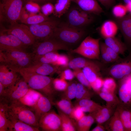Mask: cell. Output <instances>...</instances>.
Masks as SVG:
<instances>
[{
    "mask_svg": "<svg viewBox=\"0 0 131 131\" xmlns=\"http://www.w3.org/2000/svg\"><path fill=\"white\" fill-rule=\"evenodd\" d=\"M33 59L32 53L27 52L26 50L16 49L0 51V63L18 73L21 70L32 65Z\"/></svg>",
    "mask_w": 131,
    "mask_h": 131,
    "instance_id": "1",
    "label": "cell"
},
{
    "mask_svg": "<svg viewBox=\"0 0 131 131\" xmlns=\"http://www.w3.org/2000/svg\"><path fill=\"white\" fill-rule=\"evenodd\" d=\"M19 73L27 83L30 88L38 91L52 102L56 93L53 84L54 78L47 76L31 73L22 69Z\"/></svg>",
    "mask_w": 131,
    "mask_h": 131,
    "instance_id": "2",
    "label": "cell"
},
{
    "mask_svg": "<svg viewBox=\"0 0 131 131\" xmlns=\"http://www.w3.org/2000/svg\"><path fill=\"white\" fill-rule=\"evenodd\" d=\"M85 34V31L82 28L73 26L68 23H60L50 38L56 40L70 48L69 46L80 42Z\"/></svg>",
    "mask_w": 131,
    "mask_h": 131,
    "instance_id": "3",
    "label": "cell"
},
{
    "mask_svg": "<svg viewBox=\"0 0 131 131\" xmlns=\"http://www.w3.org/2000/svg\"><path fill=\"white\" fill-rule=\"evenodd\" d=\"M7 104L8 111L10 114L29 125L39 128V121L32 107L18 100Z\"/></svg>",
    "mask_w": 131,
    "mask_h": 131,
    "instance_id": "4",
    "label": "cell"
},
{
    "mask_svg": "<svg viewBox=\"0 0 131 131\" xmlns=\"http://www.w3.org/2000/svg\"><path fill=\"white\" fill-rule=\"evenodd\" d=\"M100 39H95L90 36L86 37L73 52L79 54L90 59H100Z\"/></svg>",
    "mask_w": 131,
    "mask_h": 131,
    "instance_id": "5",
    "label": "cell"
},
{
    "mask_svg": "<svg viewBox=\"0 0 131 131\" xmlns=\"http://www.w3.org/2000/svg\"><path fill=\"white\" fill-rule=\"evenodd\" d=\"M29 89L24 79L20 78L14 85L6 88L4 94L0 99L2 98L3 102L7 104L18 100L26 94Z\"/></svg>",
    "mask_w": 131,
    "mask_h": 131,
    "instance_id": "6",
    "label": "cell"
},
{
    "mask_svg": "<svg viewBox=\"0 0 131 131\" xmlns=\"http://www.w3.org/2000/svg\"><path fill=\"white\" fill-rule=\"evenodd\" d=\"M70 50L67 46L54 38H50L44 41H35L33 45L32 53L34 57L59 50Z\"/></svg>",
    "mask_w": 131,
    "mask_h": 131,
    "instance_id": "7",
    "label": "cell"
},
{
    "mask_svg": "<svg viewBox=\"0 0 131 131\" xmlns=\"http://www.w3.org/2000/svg\"><path fill=\"white\" fill-rule=\"evenodd\" d=\"M59 23L57 20L52 19L37 24L30 25L29 27L35 40H38L41 41L50 38Z\"/></svg>",
    "mask_w": 131,
    "mask_h": 131,
    "instance_id": "8",
    "label": "cell"
},
{
    "mask_svg": "<svg viewBox=\"0 0 131 131\" xmlns=\"http://www.w3.org/2000/svg\"><path fill=\"white\" fill-rule=\"evenodd\" d=\"M22 0H2L0 8L11 25L17 23L23 8Z\"/></svg>",
    "mask_w": 131,
    "mask_h": 131,
    "instance_id": "9",
    "label": "cell"
},
{
    "mask_svg": "<svg viewBox=\"0 0 131 131\" xmlns=\"http://www.w3.org/2000/svg\"><path fill=\"white\" fill-rule=\"evenodd\" d=\"M3 32L15 36L27 46L33 45L35 41L29 27L25 25L16 23L11 25L9 29Z\"/></svg>",
    "mask_w": 131,
    "mask_h": 131,
    "instance_id": "10",
    "label": "cell"
},
{
    "mask_svg": "<svg viewBox=\"0 0 131 131\" xmlns=\"http://www.w3.org/2000/svg\"><path fill=\"white\" fill-rule=\"evenodd\" d=\"M39 123V128L42 131H61L60 117L54 110H50L43 115Z\"/></svg>",
    "mask_w": 131,
    "mask_h": 131,
    "instance_id": "11",
    "label": "cell"
},
{
    "mask_svg": "<svg viewBox=\"0 0 131 131\" xmlns=\"http://www.w3.org/2000/svg\"><path fill=\"white\" fill-rule=\"evenodd\" d=\"M90 14L80 8L72 9L68 14V23L73 26L82 28L92 21L93 18Z\"/></svg>",
    "mask_w": 131,
    "mask_h": 131,
    "instance_id": "12",
    "label": "cell"
},
{
    "mask_svg": "<svg viewBox=\"0 0 131 131\" xmlns=\"http://www.w3.org/2000/svg\"><path fill=\"white\" fill-rule=\"evenodd\" d=\"M27 46L13 35L4 32H0V51L16 49L25 50Z\"/></svg>",
    "mask_w": 131,
    "mask_h": 131,
    "instance_id": "13",
    "label": "cell"
},
{
    "mask_svg": "<svg viewBox=\"0 0 131 131\" xmlns=\"http://www.w3.org/2000/svg\"><path fill=\"white\" fill-rule=\"evenodd\" d=\"M119 62L111 66L108 72L113 77L121 79L131 73V53Z\"/></svg>",
    "mask_w": 131,
    "mask_h": 131,
    "instance_id": "14",
    "label": "cell"
},
{
    "mask_svg": "<svg viewBox=\"0 0 131 131\" xmlns=\"http://www.w3.org/2000/svg\"><path fill=\"white\" fill-rule=\"evenodd\" d=\"M116 23L123 36L129 53H131V14L129 13L123 18H117Z\"/></svg>",
    "mask_w": 131,
    "mask_h": 131,
    "instance_id": "15",
    "label": "cell"
},
{
    "mask_svg": "<svg viewBox=\"0 0 131 131\" xmlns=\"http://www.w3.org/2000/svg\"><path fill=\"white\" fill-rule=\"evenodd\" d=\"M22 69L26 72L47 76L52 75L55 73L59 74L62 70L60 67L51 64L42 63L33 64Z\"/></svg>",
    "mask_w": 131,
    "mask_h": 131,
    "instance_id": "16",
    "label": "cell"
},
{
    "mask_svg": "<svg viewBox=\"0 0 131 131\" xmlns=\"http://www.w3.org/2000/svg\"><path fill=\"white\" fill-rule=\"evenodd\" d=\"M17 73L9 69L6 65L0 63V82L6 88L12 86L20 78Z\"/></svg>",
    "mask_w": 131,
    "mask_h": 131,
    "instance_id": "17",
    "label": "cell"
},
{
    "mask_svg": "<svg viewBox=\"0 0 131 131\" xmlns=\"http://www.w3.org/2000/svg\"><path fill=\"white\" fill-rule=\"evenodd\" d=\"M52 103L49 98L42 94L36 104L32 108L39 122L43 115L51 110Z\"/></svg>",
    "mask_w": 131,
    "mask_h": 131,
    "instance_id": "18",
    "label": "cell"
},
{
    "mask_svg": "<svg viewBox=\"0 0 131 131\" xmlns=\"http://www.w3.org/2000/svg\"><path fill=\"white\" fill-rule=\"evenodd\" d=\"M9 120L8 131H39V128L32 126L18 119L10 114L8 110Z\"/></svg>",
    "mask_w": 131,
    "mask_h": 131,
    "instance_id": "19",
    "label": "cell"
},
{
    "mask_svg": "<svg viewBox=\"0 0 131 131\" xmlns=\"http://www.w3.org/2000/svg\"><path fill=\"white\" fill-rule=\"evenodd\" d=\"M76 4L80 8L90 14L99 15L103 11L96 0H71Z\"/></svg>",
    "mask_w": 131,
    "mask_h": 131,
    "instance_id": "20",
    "label": "cell"
},
{
    "mask_svg": "<svg viewBox=\"0 0 131 131\" xmlns=\"http://www.w3.org/2000/svg\"><path fill=\"white\" fill-rule=\"evenodd\" d=\"M90 59L82 57L73 58L69 60L67 68L73 70L77 68H83L88 66L101 68L99 64Z\"/></svg>",
    "mask_w": 131,
    "mask_h": 131,
    "instance_id": "21",
    "label": "cell"
},
{
    "mask_svg": "<svg viewBox=\"0 0 131 131\" xmlns=\"http://www.w3.org/2000/svg\"><path fill=\"white\" fill-rule=\"evenodd\" d=\"M104 39L105 44L119 55H124L125 52L128 50L125 43L115 36Z\"/></svg>",
    "mask_w": 131,
    "mask_h": 131,
    "instance_id": "22",
    "label": "cell"
},
{
    "mask_svg": "<svg viewBox=\"0 0 131 131\" xmlns=\"http://www.w3.org/2000/svg\"><path fill=\"white\" fill-rule=\"evenodd\" d=\"M118 28L116 23L111 20H107L104 22L100 29V34L104 38L115 37Z\"/></svg>",
    "mask_w": 131,
    "mask_h": 131,
    "instance_id": "23",
    "label": "cell"
},
{
    "mask_svg": "<svg viewBox=\"0 0 131 131\" xmlns=\"http://www.w3.org/2000/svg\"><path fill=\"white\" fill-rule=\"evenodd\" d=\"M58 111L61 118V131H77L75 120L58 108Z\"/></svg>",
    "mask_w": 131,
    "mask_h": 131,
    "instance_id": "24",
    "label": "cell"
},
{
    "mask_svg": "<svg viewBox=\"0 0 131 131\" xmlns=\"http://www.w3.org/2000/svg\"><path fill=\"white\" fill-rule=\"evenodd\" d=\"M42 94L38 91L30 88L26 94L18 101L23 104L32 108L36 104Z\"/></svg>",
    "mask_w": 131,
    "mask_h": 131,
    "instance_id": "25",
    "label": "cell"
},
{
    "mask_svg": "<svg viewBox=\"0 0 131 131\" xmlns=\"http://www.w3.org/2000/svg\"><path fill=\"white\" fill-rule=\"evenodd\" d=\"M57 51L51 52L43 55L34 56L33 64L42 63L55 65L59 55Z\"/></svg>",
    "mask_w": 131,
    "mask_h": 131,
    "instance_id": "26",
    "label": "cell"
},
{
    "mask_svg": "<svg viewBox=\"0 0 131 131\" xmlns=\"http://www.w3.org/2000/svg\"><path fill=\"white\" fill-rule=\"evenodd\" d=\"M9 120L7 104L2 102L0 104V131H8Z\"/></svg>",
    "mask_w": 131,
    "mask_h": 131,
    "instance_id": "27",
    "label": "cell"
},
{
    "mask_svg": "<svg viewBox=\"0 0 131 131\" xmlns=\"http://www.w3.org/2000/svg\"><path fill=\"white\" fill-rule=\"evenodd\" d=\"M95 120L94 117L91 114L87 115H85L81 119L76 121L77 131H89Z\"/></svg>",
    "mask_w": 131,
    "mask_h": 131,
    "instance_id": "28",
    "label": "cell"
},
{
    "mask_svg": "<svg viewBox=\"0 0 131 131\" xmlns=\"http://www.w3.org/2000/svg\"><path fill=\"white\" fill-rule=\"evenodd\" d=\"M91 114L98 124H100L107 120L110 116V112L108 107H103L92 113Z\"/></svg>",
    "mask_w": 131,
    "mask_h": 131,
    "instance_id": "29",
    "label": "cell"
},
{
    "mask_svg": "<svg viewBox=\"0 0 131 131\" xmlns=\"http://www.w3.org/2000/svg\"><path fill=\"white\" fill-rule=\"evenodd\" d=\"M71 0H57L54 6V15L59 18L68 10L70 4Z\"/></svg>",
    "mask_w": 131,
    "mask_h": 131,
    "instance_id": "30",
    "label": "cell"
},
{
    "mask_svg": "<svg viewBox=\"0 0 131 131\" xmlns=\"http://www.w3.org/2000/svg\"><path fill=\"white\" fill-rule=\"evenodd\" d=\"M52 104L55 105L58 108L71 117L72 112L74 107L71 101L63 98L59 101L53 102Z\"/></svg>",
    "mask_w": 131,
    "mask_h": 131,
    "instance_id": "31",
    "label": "cell"
},
{
    "mask_svg": "<svg viewBox=\"0 0 131 131\" xmlns=\"http://www.w3.org/2000/svg\"><path fill=\"white\" fill-rule=\"evenodd\" d=\"M87 88L80 83H77L75 98L77 101L84 99H90L92 94Z\"/></svg>",
    "mask_w": 131,
    "mask_h": 131,
    "instance_id": "32",
    "label": "cell"
},
{
    "mask_svg": "<svg viewBox=\"0 0 131 131\" xmlns=\"http://www.w3.org/2000/svg\"><path fill=\"white\" fill-rule=\"evenodd\" d=\"M119 111L124 131H131V111L124 108Z\"/></svg>",
    "mask_w": 131,
    "mask_h": 131,
    "instance_id": "33",
    "label": "cell"
},
{
    "mask_svg": "<svg viewBox=\"0 0 131 131\" xmlns=\"http://www.w3.org/2000/svg\"><path fill=\"white\" fill-rule=\"evenodd\" d=\"M109 126L111 131H124L120 119L119 110L116 111L112 117L109 123Z\"/></svg>",
    "mask_w": 131,
    "mask_h": 131,
    "instance_id": "34",
    "label": "cell"
},
{
    "mask_svg": "<svg viewBox=\"0 0 131 131\" xmlns=\"http://www.w3.org/2000/svg\"><path fill=\"white\" fill-rule=\"evenodd\" d=\"M52 19L42 13L38 14L30 13L29 17L24 24L29 25L37 24Z\"/></svg>",
    "mask_w": 131,
    "mask_h": 131,
    "instance_id": "35",
    "label": "cell"
},
{
    "mask_svg": "<svg viewBox=\"0 0 131 131\" xmlns=\"http://www.w3.org/2000/svg\"><path fill=\"white\" fill-rule=\"evenodd\" d=\"M100 68L88 66L82 68V71L90 83L94 81L99 76Z\"/></svg>",
    "mask_w": 131,
    "mask_h": 131,
    "instance_id": "36",
    "label": "cell"
},
{
    "mask_svg": "<svg viewBox=\"0 0 131 131\" xmlns=\"http://www.w3.org/2000/svg\"><path fill=\"white\" fill-rule=\"evenodd\" d=\"M77 82L75 81H70L67 88L64 91L63 98L71 101L75 98Z\"/></svg>",
    "mask_w": 131,
    "mask_h": 131,
    "instance_id": "37",
    "label": "cell"
},
{
    "mask_svg": "<svg viewBox=\"0 0 131 131\" xmlns=\"http://www.w3.org/2000/svg\"><path fill=\"white\" fill-rule=\"evenodd\" d=\"M116 86V84L113 78H107L104 80L103 86L100 91L114 93Z\"/></svg>",
    "mask_w": 131,
    "mask_h": 131,
    "instance_id": "38",
    "label": "cell"
},
{
    "mask_svg": "<svg viewBox=\"0 0 131 131\" xmlns=\"http://www.w3.org/2000/svg\"><path fill=\"white\" fill-rule=\"evenodd\" d=\"M75 77L80 82L88 89H91L90 83L85 77L82 69L77 68L73 70Z\"/></svg>",
    "mask_w": 131,
    "mask_h": 131,
    "instance_id": "39",
    "label": "cell"
},
{
    "mask_svg": "<svg viewBox=\"0 0 131 131\" xmlns=\"http://www.w3.org/2000/svg\"><path fill=\"white\" fill-rule=\"evenodd\" d=\"M128 12L125 5L119 4L115 6L113 8L112 13L117 18H120L125 16Z\"/></svg>",
    "mask_w": 131,
    "mask_h": 131,
    "instance_id": "40",
    "label": "cell"
},
{
    "mask_svg": "<svg viewBox=\"0 0 131 131\" xmlns=\"http://www.w3.org/2000/svg\"><path fill=\"white\" fill-rule=\"evenodd\" d=\"M53 84L56 91H64L67 87L68 82L66 80L60 78H57L54 79Z\"/></svg>",
    "mask_w": 131,
    "mask_h": 131,
    "instance_id": "41",
    "label": "cell"
},
{
    "mask_svg": "<svg viewBox=\"0 0 131 131\" xmlns=\"http://www.w3.org/2000/svg\"><path fill=\"white\" fill-rule=\"evenodd\" d=\"M97 93L101 98L106 102L109 106L116 102V99L114 93L104 92L101 91Z\"/></svg>",
    "mask_w": 131,
    "mask_h": 131,
    "instance_id": "42",
    "label": "cell"
},
{
    "mask_svg": "<svg viewBox=\"0 0 131 131\" xmlns=\"http://www.w3.org/2000/svg\"><path fill=\"white\" fill-rule=\"evenodd\" d=\"M100 45L104 49L114 62H118L122 59V58L119 56V54L106 46L104 42H100Z\"/></svg>",
    "mask_w": 131,
    "mask_h": 131,
    "instance_id": "43",
    "label": "cell"
},
{
    "mask_svg": "<svg viewBox=\"0 0 131 131\" xmlns=\"http://www.w3.org/2000/svg\"><path fill=\"white\" fill-rule=\"evenodd\" d=\"M69 61V59L67 56L59 54L55 65L61 67L63 69L67 68Z\"/></svg>",
    "mask_w": 131,
    "mask_h": 131,
    "instance_id": "44",
    "label": "cell"
},
{
    "mask_svg": "<svg viewBox=\"0 0 131 131\" xmlns=\"http://www.w3.org/2000/svg\"><path fill=\"white\" fill-rule=\"evenodd\" d=\"M76 105L100 108L102 106L90 99H84L77 101Z\"/></svg>",
    "mask_w": 131,
    "mask_h": 131,
    "instance_id": "45",
    "label": "cell"
},
{
    "mask_svg": "<svg viewBox=\"0 0 131 131\" xmlns=\"http://www.w3.org/2000/svg\"><path fill=\"white\" fill-rule=\"evenodd\" d=\"M84 112L81 109L80 106L76 105L71 113V117L77 121L82 118L85 115Z\"/></svg>",
    "mask_w": 131,
    "mask_h": 131,
    "instance_id": "46",
    "label": "cell"
},
{
    "mask_svg": "<svg viewBox=\"0 0 131 131\" xmlns=\"http://www.w3.org/2000/svg\"><path fill=\"white\" fill-rule=\"evenodd\" d=\"M59 74L60 78L70 81L75 77L73 71L68 68L62 70Z\"/></svg>",
    "mask_w": 131,
    "mask_h": 131,
    "instance_id": "47",
    "label": "cell"
},
{
    "mask_svg": "<svg viewBox=\"0 0 131 131\" xmlns=\"http://www.w3.org/2000/svg\"><path fill=\"white\" fill-rule=\"evenodd\" d=\"M25 7L27 11L30 13L35 14L39 12L41 9V8L38 3L31 1H28Z\"/></svg>",
    "mask_w": 131,
    "mask_h": 131,
    "instance_id": "48",
    "label": "cell"
},
{
    "mask_svg": "<svg viewBox=\"0 0 131 131\" xmlns=\"http://www.w3.org/2000/svg\"><path fill=\"white\" fill-rule=\"evenodd\" d=\"M104 80L99 76L94 81L90 83L91 89L95 91L98 92L103 87Z\"/></svg>",
    "mask_w": 131,
    "mask_h": 131,
    "instance_id": "49",
    "label": "cell"
},
{
    "mask_svg": "<svg viewBox=\"0 0 131 131\" xmlns=\"http://www.w3.org/2000/svg\"><path fill=\"white\" fill-rule=\"evenodd\" d=\"M41 10L43 14L48 16L54 13V6L50 3H47L41 7Z\"/></svg>",
    "mask_w": 131,
    "mask_h": 131,
    "instance_id": "50",
    "label": "cell"
},
{
    "mask_svg": "<svg viewBox=\"0 0 131 131\" xmlns=\"http://www.w3.org/2000/svg\"><path fill=\"white\" fill-rule=\"evenodd\" d=\"M100 56L102 62L105 63H109L114 62L109 55L104 49L100 45Z\"/></svg>",
    "mask_w": 131,
    "mask_h": 131,
    "instance_id": "51",
    "label": "cell"
},
{
    "mask_svg": "<svg viewBox=\"0 0 131 131\" xmlns=\"http://www.w3.org/2000/svg\"><path fill=\"white\" fill-rule=\"evenodd\" d=\"M26 11L25 7H23L20 14L19 20L23 23H25L29 16Z\"/></svg>",
    "mask_w": 131,
    "mask_h": 131,
    "instance_id": "52",
    "label": "cell"
},
{
    "mask_svg": "<svg viewBox=\"0 0 131 131\" xmlns=\"http://www.w3.org/2000/svg\"><path fill=\"white\" fill-rule=\"evenodd\" d=\"M105 7L109 8L114 4L115 0H98Z\"/></svg>",
    "mask_w": 131,
    "mask_h": 131,
    "instance_id": "53",
    "label": "cell"
},
{
    "mask_svg": "<svg viewBox=\"0 0 131 131\" xmlns=\"http://www.w3.org/2000/svg\"><path fill=\"white\" fill-rule=\"evenodd\" d=\"M80 107L81 109L84 112H87L91 113L96 111L100 108L84 106H80Z\"/></svg>",
    "mask_w": 131,
    "mask_h": 131,
    "instance_id": "54",
    "label": "cell"
},
{
    "mask_svg": "<svg viewBox=\"0 0 131 131\" xmlns=\"http://www.w3.org/2000/svg\"><path fill=\"white\" fill-rule=\"evenodd\" d=\"M105 131L104 127L100 124H98L91 130L92 131Z\"/></svg>",
    "mask_w": 131,
    "mask_h": 131,
    "instance_id": "55",
    "label": "cell"
},
{
    "mask_svg": "<svg viewBox=\"0 0 131 131\" xmlns=\"http://www.w3.org/2000/svg\"><path fill=\"white\" fill-rule=\"evenodd\" d=\"M6 88L0 82V96L1 98L4 95L5 92Z\"/></svg>",
    "mask_w": 131,
    "mask_h": 131,
    "instance_id": "56",
    "label": "cell"
},
{
    "mask_svg": "<svg viewBox=\"0 0 131 131\" xmlns=\"http://www.w3.org/2000/svg\"><path fill=\"white\" fill-rule=\"evenodd\" d=\"M128 12L131 14V1L128 3L125 4Z\"/></svg>",
    "mask_w": 131,
    "mask_h": 131,
    "instance_id": "57",
    "label": "cell"
},
{
    "mask_svg": "<svg viewBox=\"0 0 131 131\" xmlns=\"http://www.w3.org/2000/svg\"><path fill=\"white\" fill-rule=\"evenodd\" d=\"M28 1L34 2L37 3H43L45 2L48 0H27Z\"/></svg>",
    "mask_w": 131,
    "mask_h": 131,
    "instance_id": "58",
    "label": "cell"
},
{
    "mask_svg": "<svg viewBox=\"0 0 131 131\" xmlns=\"http://www.w3.org/2000/svg\"><path fill=\"white\" fill-rule=\"evenodd\" d=\"M125 4L128 3L131 1V0H123Z\"/></svg>",
    "mask_w": 131,
    "mask_h": 131,
    "instance_id": "59",
    "label": "cell"
},
{
    "mask_svg": "<svg viewBox=\"0 0 131 131\" xmlns=\"http://www.w3.org/2000/svg\"></svg>",
    "mask_w": 131,
    "mask_h": 131,
    "instance_id": "60",
    "label": "cell"
}]
</instances>
